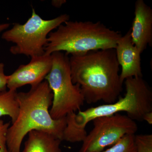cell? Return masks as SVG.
Here are the masks:
<instances>
[{"mask_svg":"<svg viewBox=\"0 0 152 152\" xmlns=\"http://www.w3.org/2000/svg\"><path fill=\"white\" fill-rule=\"evenodd\" d=\"M136 152H152V134H142L135 136Z\"/></svg>","mask_w":152,"mask_h":152,"instance_id":"5bb4252c","label":"cell"},{"mask_svg":"<svg viewBox=\"0 0 152 152\" xmlns=\"http://www.w3.org/2000/svg\"><path fill=\"white\" fill-rule=\"evenodd\" d=\"M17 93V91L10 90L0 93V117L9 116L12 124L17 119L19 111Z\"/></svg>","mask_w":152,"mask_h":152,"instance_id":"7c38bea8","label":"cell"},{"mask_svg":"<svg viewBox=\"0 0 152 152\" xmlns=\"http://www.w3.org/2000/svg\"><path fill=\"white\" fill-rule=\"evenodd\" d=\"M135 134L125 136L116 143L101 152H136Z\"/></svg>","mask_w":152,"mask_h":152,"instance_id":"4fadbf2b","label":"cell"},{"mask_svg":"<svg viewBox=\"0 0 152 152\" xmlns=\"http://www.w3.org/2000/svg\"><path fill=\"white\" fill-rule=\"evenodd\" d=\"M10 122L5 123L0 120V152H8L6 144V137Z\"/></svg>","mask_w":152,"mask_h":152,"instance_id":"9a60e30c","label":"cell"},{"mask_svg":"<svg viewBox=\"0 0 152 152\" xmlns=\"http://www.w3.org/2000/svg\"><path fill=\"white\" fill-rule=\"evenodd\" d=\"M143 121H145L149 124H152V112H149L144 115Z\"/></svg>","mask_w":152,"mask_h":152,"instance_id":"e0dca14e","label":"cell"},{"mask_svg":"<svg viewBox=\"0 0 152 152\" xmlns=\"http://www.w3.org/2000/svg\"><path fill=\"white\" fill-rule=\"evenodd\" d=\"M69 20V16L63 14L55 18L45 20L32 9L31 17L24 24L15 23L10 29L5 31L1 38L15 44L10 52L15 55L38 56L45 54L49 34L65 22Z\"/></svg>","mask_w":152,"mask_h":152,"instance_id":"8992f818","label":"cell"},{"mask_svg":"<svg viewBox=\"0 0 152 152\" xmlns=\"http://www.w3.org/2000/svg\"><path fill=\"white\" fill-rule=\"evenodd\" d=\"M69 63L72 80L86 102L112 104L119 97L123 83L115 49L71 55Z\"/></svg>","mask_w":152,"mask_h":152,"instance_id":"6da1fadb","label":"cell"},{"mask_svg":"<svg viewBox=\"0 0 152 152\" xmlns=\"http://www.w3.org/2000/svg\"><path fill=\"white\" fill-rule=\"evenodd\" d=\"M4 64L0 63V93L7 91L8 76L4 73Z\"/></svg>","mask_w":152,"mask_h":152,"instance_id":"2e32d148","label":"cell"},{"mask_svg":"<svg viewBox=\"0 0 152 152\" xmlns=\"http://www.w3.org/2000/svg\"><path fill=\"white\" fill-rule=\"evenodd\" d=\"M121 36L100 21L69 20L49 34L45 54L62 52L69 56L115 49Z\"/></svg>","mask_w":152,"mask_h":152,"instance_id":"277c9868","label":"cell"},{"mask_svg":"<svg viewBox=\"0 0 152 152\" xmlns=\"http://www.w3.org/2000/svg\"><path fill=\"white\" fill-rule=\"evenodd\" d=\"M16 97L19 111L7 132L8 152H20L23 140L33 130L50 133L62 141L66 118H52L49 109L53 103V94L46 80L32 86L27 92H17Z\"/></svg>","mask_w":152,"mask_h":152,"instance_id":"7a4b0ae2","label":"cell"},{"mask_svg":"<svg viewBox=\"0 0 152 152\" xmlns=\"http://www.w3.org/2000/svg\"><path fill=\"white\" fill-rule=\"evenodd\" d=\"M66 2L65 0H58V1H53L52 2V5L57 8H60L63 4Z\"/></svg>","mask_w":152,"mask_h":152,"instance_id":"ac0fdd59","label":"cell"},{"mask_svg":"<svg viewBox=\"0 0 152 152\" xmlns=\"http://www.w3.org/2000/svg\"><path fill=\"white\" fill-rule=\"evenodd\" d=\"M131 31L133 43L140 53L152 44V10L143 0L135 4L134 18Z\"/></svg>","mask_w":152,"mask_h":152,"instance_id":"30bf717a","label":"cell"},{"mask_svg":"<svg viewBox=\"0 0 152 152\" xmlns=\"http://www.w3.org/2000/svg\"><path fill=\"white\" fill-rule=\"evenodd\" d=\"M51 55L31 58L28 64L21 65L12 74L8 76L7 88L17 91L27 85L36 86L43 81L51 69Z\"/></svg>","mask_w":152,"mask_h":152,"instance_id":"ba28073f","label":"cell"},{"mask_svg":"<svg viewBox=\"0 0 152 152\" xmlns=\"http://www.w3.org/2000/svg\"><path fill=\"white\" fill-rule=\"evenodd\" d=\"M61 142L50 133L31 131L28 134L23 152H62Z\"/></svg>","mask_w":152,"mask_h":152,"instance_id":"8fae6325","label":"cell"},{"mask_svg":"<svg viewBox=\"0 0 152 152\" xmlns=\"http://www.w3.org/2000/svg\"><path fill=\"white\" fill-rule=\"evenodd\" d=\"M131 31L122 36L117 42L115 50L117 60L121 67L120 78L124 83L126 79L143 77L141 68V53L134 45Z\"/></svg>","mask_w":152,"mask_h":152,"instance_id":"9c48e42d","label":"cell"},{"mask_svg":"<svg viewBox=\"0 0 152 152\" xmlns=\"http://www.w3.org/2000/svg\"><path fill=\"white\" fill-rule=\"evenodd\" d=\"M51 56V69L45 80L53 94L50 114L53 118L59 119L80 110L85 102L80 87L72 80L69 55L57 52Z\"/></svg>","mask_w":152,"mask_h":152,"instance_id":"5b68a950","label":"cell"},{"mask_svg":"<svg viewBox=\"0 0 152 152\" xmlns=\"http://www.w3.org/2000/svg\"><path fill=\"white\" fill-rule=\"evenodd\" d=\"M94 127L87 134L79 152H101L127 135L135 134V121L120 113L101 117L92 121Z\"/></svg>","mask_w":152,"mask_h":152,"instance_id":"52a82bcc","label":"cell"},{"mask_svg":"<svg viewBox=\"0 0 152 152\" xmlns=\"http://www.w3.org/2000/svg\"><path fill=\"white\" fill-rule=\"evenodd\" d=\"M126 94L115 102L89 108L77 113H71L66 117V132L70 138L81 141L87 135L86 128L90 122L101 117L108 116L125 112L134 121H143L144 115L152 112V91L143 77L126 79Z\"/></svg>","mask_w":152,"mask_h":152,"instance_id":"3957f363","label":"cell"},{"mask_svg":"<svg viewBox=\"0 0 152 152\" xmlns=\"http://www.w3.org/2000/svg\"><path fill=\"white\" fill-rule=\"evenodd\" d=\"M10 24L4 23L0 24V33L8 28L10 27Z\"/></svg>","mask_w":152,"mask_h":152,"instance_id":"d6986e66","label":"cell"}]
</instances>
